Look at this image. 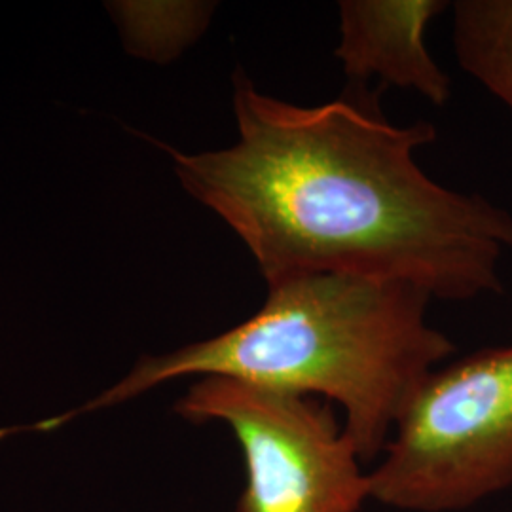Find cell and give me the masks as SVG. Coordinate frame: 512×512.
<instances>
[{
  "label": "cell",
  "mask_w": 512,
  "mask_h": 512,
  "mask_svg": "<svg viewBox=\"0 0 512 512\" xmlns=\"http://www.w3.org/2000/svg\"><path fill=\"white\" fill-rule=\"evenodd\" d=\"M232 82L234 145L164 148L184 192L243 241L268 287L344 274L454 302L503 293L512 215L421 169L433 124L393 126L348 99L302 107L260 92L243 71Z\"/></svg>",
  "instance_id": "1"
},
{
  "label": "cell",
  "mask_w": 512,
  "mask_h": 512,
  "mask_svg": "<svg viewBox=\"0 0 512 512\" xmlns=\"http://www.w3.org/2000/svg\"><path fill=\"white\" fill-rule=\"evenodd\" d=\"M431 300L418 287L374 277L287 279L270 285L262 308L243 323L145 355L97 397L27 431L50 433L181 378H232L338 404L361 458L376 463L421 382L456 353L427 321Z\"/></svg>",
  "instance_id": "2"
},
{
  "label": "cell",
  "mask_w": 512,
  "mask_h": 512,
  "mask_svg": "<svg viewBox=\"0 0 512 512\" xmlns=\"http://www.w3.org/2000/svg\"><path fill=\"white\" fill-rule=\"evenodd\" d=\"M372 499L465 511L512 486V342L435 368L370 465Z\"/></svg>",
  "instance_id": "3"
},
{
  "label": "cell",
  "mask_w": 512,
  "mask_h": 512,
  "mask_svg": "<svg viewBox=\"0 0 512 512\" xmlns=\"http://www.w3.org/2000/svg\"><path fill=\"white\" fill-rule=\"evenodd\" d=\"M190 423H224L238 440L245 488L234 512H359L370 467L334 406L310 395L200 378L175 403Z\"/></svg>",
  "instance_id": "4"
},
{
  "label": "cell",
  "mask_w": 512,
  "mask_h": 512,
  "mask_svg": "<svg viewBox=\"0 0 512 512\" xmlns=\"http://www.w3.org/2000/svg\"><path fill=\"white\" fill-rule=\"evenodd\" d=\"M448 6L444 0H342L334 55L353 82L378 78L442 107L452 82L427 50L425 33Z\"/></svg>",
  "instance_id": "5"
},
{
  "label": "cell",
  "mask_w": 512,
  "mask_h": 512,
  "mask_svg": "<svg viewBox=\"0 0 512 512\" xmlns=\"http://www.w3.org/2000/svg\"><path fill=\"white\" fill-rule=\"evenodd\" d=\"M452 42L461 69L512 112V0L454 2Z\"/></svg>",
  "instance_id": "6"
},
{
  "label": "cell",
  "mask_w": 512,
  "mask_h": 512,
  "mask_svg": "<svg viewBox=\"0 0 512 512\" xmlns=\"http://www.w3.org/2000/svg\"><path fill=\"white\" fill-rule=\"evenodd\" d=\"M213 12L215 4L203 2L150 4L141 10L143 29L137 33V50L150 59L169 61L198 40Z\"/></svg>",
  "instance_id": "7"
}]
</instances>
